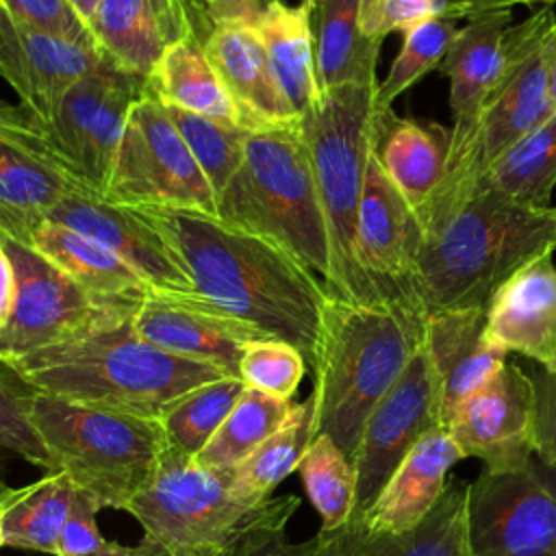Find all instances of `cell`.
Returning a JSON list of instances; mask_svg holds the SVG:
<instances>
[{"instance_id": "cell-1", "label": "cell", "mask_w": 556, "mask_h": 556, "mask_svg": "<svg viewBox=\"0 0 556 556\" xmlns=\"http://www.w3.org/2000/svg\"><path fill=\"white\" fill-rule=\"evenodd\" d=\"M182 263L208 308L298 348L313 363L326 285L269 241L187 208H137Z\"/></svg>"}, {"instance_id": "cell-2", "label": "cell", "mask_w": 556, "mask_h": 556, "mask_svg": "<svg viewBox=\"0 0 556 556\" xmlns=\"http://www.w3.org/2000/svg\"><path fill=\"white\" fill-rule=\"evenodd\" d=\"M426 315L397 302H354L328 293L313 356L315 434L350 458L376 404L421 343Z\"/></svg>"}, {"instance_id": "cell-3", "label": "cell", "mask_w": 556, "mask_h": 556, "mask_svg": "<svg viewBox=\"0 0 556 556\" xmlns=\"http://www.w3.org/2000/svg\"><path fill=\"white\" fill-rule=\"evenodd\" d=\"M37 393L65 402L159 417L178 395L226 378L143 341L130 319L7 361Z\"/></svg>"}, {"instance_id": "cell-4", "label": "cell", "mask_w": 556, "mask_h": 556, "mask_svg": "<svg viewBox=\"0 0 556 556\" xmlns=\"http://www.w3.org/2000/svg\"><path fill=\"white\" fill-rule=\"evenodd\" d=\"M556 250L554 206H534L482 187L424 237L415 298L424 315L486 308L523 263Z\"/></svg>"}, {"instance_id": "cell-5", "label": "cell", "mask_w": 556, "mask_h": 556, "mask_svg": "<svg viewBox=\"0 0 556 556\" xmlns=\"http://www.w3.org/2000/svg\"><path fill=\"white\" fill-rule=\"evenodd\" d=\"M215 204L219 222L269 241L328 285V228L300 124L248 132L243 163Z\"/></svg>"}, {"instance_id": "cell-6", "label": "cell", "mask_w": 556, "mask_h": 556, "mask_svg": "<svg viewBox=\"0 0 556 556\" xmlns=\"http://www.w3.org/2000/svg\"><path fill=\"white\" fill-rule=\"evenodd\" d=\"M291 497H254L239 486L235 469L204 465L167 443L152 480L126 513L143 528L139 547L146 556H224Z\"/></svg>"}, {"instance_id": "cell-7", "label": "cell", "mask_w": 556, "mask_h": 556, "mask_svg": "<svg viewBox=\"0 0 556 556\" xmlns=\"http://www.w3.org/2000/svg\"><path fill=\"white\" fill-rule=\"evenodd\" d=\"M376 89L378 80L321 91L300 117L330 241L326 289L332 295L369 304L387 302L361 269L354 245L363 178L376 130Z\"/></svg>"}, {"instance_id": "cell-8", "label": "cell", "mask_w": 556, "mask_h": 556, "mask_svg": "<svg viewBox=\"0 0 556 556\" xmlns=\"http://www.w3.org/2000/svg\"><path fill=\"white\" fill-rule=\"evenodd\" d=\"M554 33L556 11L547 4L510 26L504 74L489 93L467 143L447 152L443 182L419 215L424 237L482 189L484 174L502 154L554 113L545 74V52Z\"/></svg>"}, {"instance_id": "cell-9", "label": "cell", "mask_w": 556, "mask_h": 556, "mask_svg": "<svg viewBox=\"0 0 556 556\" xmlns=\"http://www.w3.org/2000/svg\"><path fill=\"white\" fill-rule=\"evenodd\" d=\"M33 421L56 471L93 495L100 508L126 510L152 480L167 445L156 417L91 408L46 393L33 397Z\"/></svg>"}, {"instance_id": "cell-10", "label": "cell", "mask_w": 556, "mask_h": 556, "mask_svg": "<svg viewBox=\"0 0 556 556\" xmlns=\"http://www.w3.org/2000/svg\"><path fill=\"white\" fill-rule=\"evenodd\" d=\"M146 91V78L104 56L63 96L50 119L30 117V128L9 141L56 167L76 187L104 198L128 113Z\"/></svg>"}, {"instance_id": "cell-11", "label": "cell", "mask_w": 556, "mask_h": 556, "mask_svg": "<svg viewBox=\"0 0 556 556\" xmlns=\"http://www.w3.org/2000/svg\"><path fill=\"white\" fill-rule=\"evenodd\" d=\"M104 198L132 208H187L217 217L206 176L150 89L128 113Z\"/></svg>"}, {"instance_id": "cell-12", "label": "cell", "mask_w": 556, "mask_h": 556, "mask_svg": "<svg viewBox=\"0 0 556 556\" xmlns=\"http://www.w3.org/2000/svg\"><path fill=\"white\" fill-rule=\"evenodd\" d=\"M469 556H556V465L532 454L467 484Z\"/></svg>"}, {"instance_id": "cell-13", "label": "cell", "mask_w": 556, "mask_h": 556, "mask_svg": "<svg viewBox=\"0 0 556 556\" xmlns=\"http://www.w3.org/2000/svg\"><path fill=\"white\" fill-rule=\"evenodd\" d=\"M0 243L15 271V302L9 321L0 330V361L132 317V313L91 295L35 248L13 239H0Z\"/></svg>"}, {"instance_id": "cell-14", "label": "cell", "mask_w": 556, "mask_h": 556, "mask_svg": "<svg viewBox=\"0 0 556 556\" xmlns=\"http://www.w3.org/2000/svg\"><path fill=\"white\" fill-rule=\"evenodd\" d=\"M434 428H443L439 384L419 343L363 428L352 458L356 469V502L350 521L363 519L402 458Z\"/></svg>"}, {"instance_id": "cell-15", "label": "cell", "mask_w": 556, "mask_h": 556, "mask_svg": "<svg viewBox=\"0 0 556 556\" xmlns=\"http://www.w3.org/2000/svg\"><path fill=\"white\" fill-rule=\"evenodd\" d=\"M354 245L361 269L387 302L421 311L413 282L424 245V228L415 208L387 176L376 139L367 156Z\"/></svg>"}, {"instance_id": "cell-16", "label": "cell", "mask_w": 556, "mask_h": 556, "mask_svg": "<svg viewBox=\"0 0 556 556\" xmlns=\"http://www.w3.org/2000/svg\"><path fill=\"white\" fill-rule=\"evenodd\" d=\"M445 430L463 458H480L484 469H510L534 454V384L517 363L504 367L465 397Z\"/></svg>"}, {"instance_id": "cell-17", "label": "cell", "mask_w": 556, "mask_h": 556, "mask_svg": "<svg viewBox=\"0 0 556 556\" xmlns=\"http://www.w3.org/2000/svg\"><path fill=\"white\" fill-rule=\"evenodd\" d=\"M102 59L98 46L26 26L0 9V76L37 122L50 119L63 96Z\"/></svg>"}, {"instance_id": "cell-18", "label": "cell", "mask_w": 556, "mask_h": 556, "mask_svg": "<svg viewBox=\"0 0 556 556\" xmlns=\"http://www.w3.org/2000/svg\"><path fill=\"white\" fill-rule=\"evenodd\" d=\"M48 222L102 243L141 274L152 291L169 295L193 293L191 280L174 250L132 206L113 204L102 195L74 189L56 204Z\"/></svg>"}, {"instance_id": "cell-19", "label": "cell", "mask_w": 556, "mask_h": 556, "mask_svg": "<svg viewBox=\"0 0 556 556\" xmlns=\"http://www.w3.org/2000/svg\"><path fill=\"white\" fill-rule=\"evenodd\" d=\"M135 332L169 354L208 363L226 376L239 378V363L248 343L271 339L258 328L222 315L191 295L150 291L135 308Z\"/></svg>"}, {"instance_id": "cell-20", "label": "cell", "mask_w": 556, "mask_h": 556, "mask_svg": "<svg viewBox=\"0 0 556 556\" xmlns=\"http://www.w3.org/2000/svg\"><path fill=\"white\" fill-rule=\"evenodd\" d=\"M556 250H545L510 274L489 300L484 337L556 374Z\"/></svg>"}, {"instance_id": "cell-21", "label": "cell", "mask_w": 556, "mask_h": 556, "mask_svg": "<svg viewBox=\"0 0 556 556\" xmlns=\"http://www.w3.org/2000/svg\"><path fill=\"white\" fill-rule=\"evenodd\" d=\"M510 26V7H484L460 26L439 67L450 83V109L454 115L450 152L467 143L489 93L504 74Z\"/></svg>"}, {"instance_id": "cell-22", "label": "cell", "mask_w": 556, "mask_h": 556, "mask_svg": "<svg viewBox=\"0 0 556 556\" xmlns=\"http://www.w3.org/2000/svg\"><path fill=\"white\" fill-rule=\"evenodd\" d=\"M204 52L248 132L300 124L271 74L254 24H217L204 41Z\"/></svg>"}, {"instance_id": "cell-23", "label": "cell", "mask_w": 556, "mask_h": 556, "mask_svg": "<svg viewBox=\"0 0 556 556\" xmlns=\"http://www.w3.org/2000/svg\"><path fill=\"white\" fill-rule=\"evenodd\" d=\"M484 308L428 313L421 345L439 384L443 428L452 410L486 384L506 363V352L484 337Z\"/></svg>"}, {"instance_id": "cell-24", "label": "cell", "mask_w": 556, "mask_h": 556, "mask_svg": "<svg viewBox=\"0 0 556 556\" xmlns=\"http://www.w3.org/2000/svg\"><path fill=\"white\" fill-rule=\"evenodd\" d=\"M467 484L450 482L434 510L408 532H380L363 521L319 530L317 556H469L465 523Z\"/></svg>"}, {"instance_id": "cell-25", "label": "cell", "mask_w": 556, "mask_h": 556, "mask_svg": "<svg viewBox=\"0 0 556 556\" xmlns=\"http://www.w3.org/2000/svg\"><path fill=\"white\" fill-rule=\"evenodd\" d=\"M463 458L445 428L424 434L395 467L371 508L365 526L380 532H408L417 528L439 504L447 489V471Z\"/></svg>"}, {"instance_id": "cell-26", "label": "cell", "mask_w": 556, "mask_h": 556, "mask_svg": "<svg viewBox=\"0 0 556 556\" xmlns=\"http://www.w3.org/2000/svg\"><path fill=\"white\" fill-rule=\"evenodd\" d=\"M450 135V128L437 122L397 117L393 109H376L374 139L380 163L417 217L443 182Z\"/></svg>"}, {"instance_id": "cell-27", "label": "cell", "mask_w": 556, "mask_h": 556, "mask_svg": "<svg viewBox=\"0 0 556 556\" xmlns=\"http://www.w3.org/2000/svg\"><path fill=\"white\" fill-rule=\"evenodd\" d=\"M30 248L70 274L91 295L126 313H135L152 291L124 258L72 228L43 222L33 235Z\"/></svg>"}, {"instance_id": "cell-28", "label": "cell", "mask_w": 556, "mask_h": 556, "mask_svg": "<svg viewBox=\"0 0 556 556\" xmlns=\"http://www.w3.org/2000/svg\"><path fill=\"white\" fill-rule=\"evenodd\" d=\"M74 189L80 187L56 167L0 137V239L30 245L37 228Z\"/></svg>"}, {"instance_id": "cell-29", "label": "cell", "mask_w": 556, "mask_h": 556, "mask_svg": "<svg viewBox=\"0 0 556 556\" xmlns=\"http://www.w3.org/2000/svg\"><path fill=\"white\" fill-rule=\"evenodd\" d=\"M254 26L280 91L295 115L302 117L319 100L313 11L302 2L291 7L282 0H269Z\"/></svg>"}, {"instance_id": "cell-30", "label": "cell", "mask_w": 556, "mask_h": 556, "mask_svg": "<svg viewBox=\"0 0 556 556\" xmlns=\"http://www.w3.org/2000/svg\"><path fill=\"white\" fill-rule=\"evenodd\" d=\"M361 0H321L313 11L315 74L319 93L356 83H374L382 41L363 35Z\"/></svg>"}, {"instance_id": "cell-31", "label": "cell", "mask_w": 556, "mask_h": 556, "mask_svg": "<svg viewBox=\"0 0 556 556\" xmlns=\"http://www.w3.org/2000/svg\"><path fill=\"white\" fill-rule=\"evenodd\" d=\"M74 495L76 484L65 471H48L22 489L9 486L0 497V547L56 556Z\"/></svg>"}, {"instance_id": "cell-32", "label": "cell", "mask_w": 556, "mask_h": 556, "mask_svg": "<svg viewBox=\"0 0 556 556\" xmlns=\"http://www.w3.org/2000/svg\"><path fill=\"white\" fill-rule=\"evenodd\" d=\"M148 89L165 106H178L224 124L241 126L237 106L200 41L180 39L169 43L148 78Z\"/></svg>"}, {"instance_id": "cell-33", "label": "cell", "mask_w": 556, "mask_h": 556, "mask_svg": "<svg viewBox=\"0 0 556 556\" xmlns=\"http://www.w3.org/2000/svg\"><path fill=\"white\" fill-rule=\"evenodd\" d=\"M91 33L104 56L146 80L169 46L152 0H102Z\"/></svg>"}, {"instance_id": "cell-34", "label": "cell", "mask_w": 556, "mask_h": 556, "mask_svg": "<svg viewBox=\"0 0 556 556\" xmlns=\"http://www.w3.org/2000/svg\"><path fill=\"white\" fill-rule=\"evenodd\" d=\"M482 187L534 206H552L556 189V111L521 137L484 174Z\"/></svg>"}, {"instance_id": "cell-35", "label": "cell", "mask_w": 556, "mask_h": 556, "mask_svg": "<svg viewBox=\"0 0 556 556\" xmlns=\"http://www.w3.org/2000/svg\"><path fill=\"white\" fill-rule=\"evenodd\" d=\"M293 406L291 400H280L245 387L195 460L217 469H235L287 421Z\"/></svg>"}, {"instance_id": "cell-36", "label": "cell", "mask_w": 556, "mask_h": 556, "mask_svg": "<svg viewBox=\"0 0 556 556\" xmlns=\"http://www.w3.org/2000/svg\"><path fill=\"white\" fill-rule=\"evenodd\" d=\"M243 389L241 378L226 376L178 395L156 417L165 441L189 456H198L224 424Z\"/></svg>"}, {"instance_id": "cell-37", "label": "cell", "mask_w": 556, "mask_h": 556, "mask_svg": "<svg viewBox=\"0 0 556 556\" xmlns=\"http://www.w3.org/2000/svg\"><path fill=\"white\" fill-rule=\"evenodd\" d=\"M315 437V404L313 397L293 406L287 421L269 434L241 465L235 467L239 486L261 500L293 471Z\"/></svg>"}, {"instance_id": "cell-38", "label": "cell", "mask_w": 556, "mask_h": 556, "mask_svg": "<svg viewBox=\"0 0 556 556\" xmlns=\"http://www.w3.org/2000/svg\"><path fill=\"white\" fill-rule=\"evenodd\" d=\"M298 473L321 517V530H337L352 519L356 469L352 458L328 434L313 437L298 465Z\"/></svg>"}, {"instance_id": "cell-39", "label": "cell", "mask_w": 556, "mask_h": 556, "mask_svg": "<svg viewBox=\"0 0 556 556\" xmlns=\"http://www.w3.org/2000/svg\"><path fill=\"white\" fill-rule=\"evenodd\" d=\"M165 111L217 198L243 163L248 130L178 106H165Z\"/></svg>"}, {"instance_id": "cell-40", "label": "cell", "mask_w": 556, "mask_h": 556, "mask_svg": "<svg viewBox=\"0 0 556 556\" xmlns=\"http://www.w3.org/2000/svg\"><path fill=\"white\" fill-rule=\"evenodd\" d=\"M35 393L7 361H0V454H15L46 471H56L33 421Z\"/></svg>"}, {"instance_id": "cell-41", "label": "cell", "mask_w": 556, "mask_h": 556, "mask_svg": "<svg viewBox=\"0 0 556 556\" xmlns=\"http://www.w3.org/2000/svg\"><path fill=\"white\" fill-rule=\"evenodd\" d=\"M306 371L304 354L280 339H256L248 343L239 363L245 387L280 400H291Z\"/></svg>"}, {"instance_id": "cell-42", "label": "cell", "mask_w": 556, "mask_h": 556, "mask_svg": "<svg viewBox=\"0 0 556 556\" xmlns=\"http://www.w3.org/2000/svg\"><path fill=\"white\" fill-rule=\"evenodd\" d=\"M98 510V500L76 486L67 521L56 543V556H146L139 543L122 545L117 541H109L96 523Z\"/></svg>"}, {"instance_id": "cell-43", "label": "cell", "mask_w": 556, "mask_h": 556, "mask_svg": "<svg viewBox=\"0 0 556 556\" xmlns=\"http://www.w3.org/2000/svg\"><path fill=\"white\" fill-rule=\"evenodd\" d=\"M450 0H361L358 24L365 37L384 41L391 33H404L406 28L441 15Z\"/></svg>"}, {"instance_id": "cell-44", "label": "cell", "mask_w": 556, "mask_h": 556, "mask_svg": "<svg viewBox=\"0 0 556 556\" xmlns=\"http://www.w3.org/2000/svg\"><path fill=\"white\" fill-rule=\"evenodd\" d=\"M300 506V497H291L276 515L245 532L224 556H317V539L289 541L287 523Z\"/></svg>"}, {"instance_id": "cell-45", "label": "cell", "mask_w": 556, "mask_h": 556, "mask_svg": "<svg viewBox=\"0 0 556 556\" xmlns=\"http://www.w3.org/2000/svg\"><path fill=\"white\" fill-rule=\"evenodd\" d=\"M0 9L26 26L96 46L91 28L85 26L67 0H0Z\"/></svg>"}, {"instance_id": "cell-46", "label": "cell", "mask_w": 556, "mask_h": 556, "mask_svg": "<svg viewBox=\"0 0 556 556\" xmlns=\"http://www.w3.org/2000/svg\"><path fill=\"white\" fill-rule=\"evenodd\" d=\"M530 378L534 384V454L556 465V374L534 365Z\"/></svg>"}, {"instance_id": "cell-47", "label": "cell", "mask_w": 556, "mask_h": 556, "mask_svg": "<svg viewBox=\"0 0 556 556\" xmlns=\"http://www.w3.org/2000/svg\"><path fill=\"white\" fill-rule=\"evenodd\" d=\"M267 2L269 0H202L213 28L217 24H232V22L256 24Z\"/></svg>"}, {"instance_id": "cell-48", "label": "cell", "mask_w": 556, "mask_h": 556, "mask_svg": "<svg viewBox=\"0 0 556 556\" xmlns=\"http://www.w3.org/2000/svg\"><path fill=\"white\" fill-rule=\"evenodd\" d=\"M13 302H15V271L7 250L0 243V330L11 317Z\"/></svg>"}, {"instance_id": "cell-49", "label": "cell", "mask_w": 556, "mask_h": 556, "mask_svg": "<svg viewBox=\"0 0 556 556\" xmlns=\"http://www.w3.org/2000/svg\"><path fill=\"white\" fill-rule=\"evenodd\" d=\"M30 128V115L20 106L0 98V137L15 139Z\"/></svg>"}, {"instance_id": "cell-50", "label": "cell", "mask_w": 556, "mask_h": 556, "mask_svg": "<svg viewBox=\"0 0 556 556\" xmlns=\"http://www.w3.org/2000/svg\"><path fill=\"white\" fill-rule=\"evenodd\" d=\"M545 74H547V98L556 111V33L552 35L545 52Z\"/></svg>"}, {"instance_id": "cell-51", "label": "cell", "mask_w": 556, "mask_h": 556, "mask_svg": "<svg viewBox=\"0 0 556 556\" xmlns=\"http://www.w3.org/2000/svg\"><path fill=\"white\" fill-rule=\"evenodd\" d=\"M72 4V9L76 11V15L85 22V26L91 28L93 20H96V11L100 7L102 0H67Z\"/></svg>"}, {"instance_id": "cell-52", "label": "cell", "mask_w": 556, "mask_h": 556, "mask_svg": "<svg viewBox=\"0 0 556 556\" xmlns=\"http://www.w3.org/2000/svg\"><path fill=\"white\" fill-rule=\"evenodd\" d=\"M528 7H543V4H547V7H554L556 4V0H523Z\"/></svg>"}, {"instance_id": "cell-53", "label": "cell", "mask_w": 556, "mask_h": 556, "mask_svg": "<svg viewBox=\"0 0 556 556\" xmlns=\"http://www.w3.org/2000/svg\"><path fill=\"white\" fill-rule=\"evenodd\" d=\"M319 2H321V0H302V4H304V7H308L311 11H315V7H317Z\"/></svg>"}, {"instance_id": "cell-54", "label": "cell", "mask_w": 556, "mask_h": 556, "mask_svg": "<svg viewBox=\"0 0 556 556\" xmlns=\"http://www.w3.org/2000/svg\"><path fill=\"white\" fill-rule=\"evenodd\" d=\"M7 491H9V486H7V482L0 478V497H2Z\"/></svg>"}, {"instance_id": "cell-55", "label": "cell", "mask_w": 556, "mask_h": 556, "mask_svg": "<svg viewBox=\"0 0 556 556\" xmlns=\"http://www.w3.org/2000/svg\"><path fill=\"white\" fill-rule=\"evenodd\" d=\"M554 211H556V206H554Z\"/></svg>"}]
</instances>
